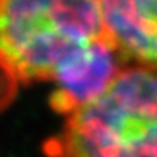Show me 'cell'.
I'll use <instances>...</instances> for the list:
<instances>
[{"label": "cell", "mask_w": 157, "mask_h": 157, "mask_svg": "<svg viewBox=\"0 0 157 157\" xmlns=\"http://www.w3.org/2000/svg\"><path fill=\"white\" fill-rule=\"evenodd\" d=\"M42 148L50 156L157 157V68L125 66Z\"/></svg>", "instance_id": "1"}, {"label": "cell", "mask_w": 157, "mask_h": 157, "mask_svg": "<svg viewBox=\"0 0 157 157\" xmlns=\"http://www.w3.org/2000/svg\"><path fill=\"white\" fill-rule=\"evenodd\" d=\"M101 39L109 41L98 0H0V61L21 83L52 82Z\"/></svg>", "instance_id": "2"}, {"label": "cell", "mask_w": 157, "mask_h": 157, "mask_svg": "<svg viewBox=\"0 0 157 157\" xmlns=\"http://www.w3.org/2000/svg\"><path fill=\"white\" fill-rule=\"evenodd\" d=\"M125 58L108 39L84 47L58 68L50 106L68 115L99 96L125 67Z\"/></svg>", "instance_id": "3"}, {"label": "cell", "mask_w": 157, "mask_h": 157, "mask_svg": "<svg viewBox=\"0 0 157 157\" xmlns=\"http://www.w3.org/2000/svg\"><path fill=\"white\" fill-rule=\"evenodd\" d=\"M109 41L127 63L157 68V0H98Z\"/></svg>", "instance_id": "4"}, {"label": "cell", "mask_w": 157, "mask_h": 157, "mask_svg": "<svg viewBox=\"0 0 157 157\" xmlns=\"http://www.w3.org/2000/svg\"><path fill=\"white\" fill-rule=\"evenodd\" d=\"M17 84L19 80L16 76L0 61V112L12 105L17 93Z\"/></svg>", "instance_id": "5"}]
</instances>
